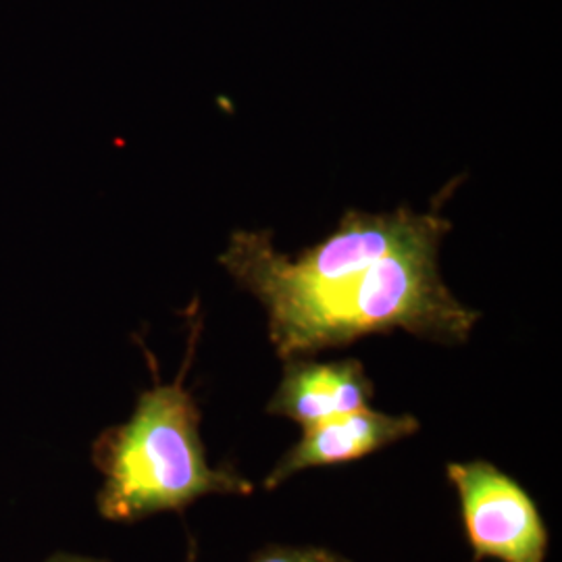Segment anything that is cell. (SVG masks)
I'll list each match as a JSON object with an SVG mask.
<instances>
[{
	"mask_svg": "<svg viewBox=\"0 0 562 562\" xmlns=\"http://www.w3.org/2000/svg\"><path fill=\"white\" fill-rule=\"evenodd\" d=\"M199 427L201 413L183 387V373L146 390L132 417L99 446L102 515L134 521L213 494H252L255 485L232 467H211Z\"/></svg>",
	"mask_w": 562,
	"mask_h": 562,
	"instance_id": "obj_2",
	"label": "cell"
},
{
	"mask_svg": "<svg viewBox=\"0 0 562 562\" xmlns=\"http://www.w3.org/2000/svg\"><path fill=\"white\" fill-rule=\"evenodd\" d=\"M446 471L461 501L471 562L546 561V522L519 483L487 461L450 462Z\"/></svg>",
	"mask_w": 562,
	"mask_h": 562,
	"instance_id": "obj_3",
	"label": "cell"
},
{
	"mask_svg": "<svg viewBox=\"0 0 562 562\" xmlns=\"http://www.w3.org/2000/svg\"><path fill=\"white\" fill-rule=\"evenodd\" d=\"M53 562H102V561H90V559H78V557H63Z\"/></svg>",
	"mask_w": 562,
	"mask_h": 562,
	"instance_id": "obj_7",
	"label": "cell"
},
{
	"mask_svg": "<svg viewBox=\"0 0 562 562\" xmlns=\"http://www.w3.org/2000/svg\"><path fill=\"white\" fill-rule=\"evenodd\" d=\"M250 562H350L323 548H292V546H271L265 548Z\"/></svg>",
	"mask_w": 562,
	"mask_h": 562,
	"instance_id": "obj_6",
	"label": "cell"
},
{
	"mask_svg": "<svg viewBox=\"0 0 562 562\" xmlns=\"http://www.w3.org/2000/svg\"><path fill=\"white\" fill-rule=\"evenodd\" d=\"M419 429L422 423L413 415H390L371 406L302 427L301 440L281 457L273 471L265 477V487L276 490L306 469L359 461L408 436H415Z\"/></svg>",
	"mask_w": 562,
	"mask_h": 562,
	"instance_id": "obj_4",
	"label": "cell"
},
{
	"mask_svg": "<svg viewBox=\"0 0 562 562\" xmlns=\"http://www.w3.org/2000/svg\"><path fill=\"white\" fill-rule=\"evenodd\" d=\"M457 183L450 181L425 213L348 209L331 236L299 257L281 255L269 229H238L220 261L261 302L269 340L283 361L396 329L464 344L480 313L448 290L438 265L452 229L442 204Z\"/></svg>",
	"mask_w": 562,
	"mask_h": 562,
	"instance_id": "obj_1",
	"label": "cell"
},
{
	"mask_svg": "<svg viewBox=\"0 0 562 562\" xmlns=\"http://www.w3.org/2000/svg\"><path fill=\"white\" fill-rule=\"evenodd\" d=\"M371 401L373 382L361 361L319 362L296 357L285 361L283 378L267 411L311 427L367 408Z\"/></svg>",
	"mask_w": 562,
	"mask_h": 562,
	"instance_id": "obj_5",
	"label": "cell"
}]
</instances>
